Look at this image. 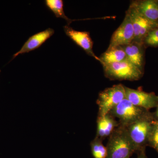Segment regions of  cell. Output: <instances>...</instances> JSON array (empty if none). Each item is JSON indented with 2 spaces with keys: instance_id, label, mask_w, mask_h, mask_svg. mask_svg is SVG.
<instances>
[{
  "instance_id": "6da1fadb",
  "label": "cell",
  "mask_w": 158,
  "mask_h": 158,
  "mask_svg": "<svg viewBox=\"0 0 158 158\" xmlns=\"http://www.w3.org/2000/svg\"><path fill=\"white\" fill-rule=\"evenodd\" d=\"M106 158H130L135 152L126 127L119 125L109 137Z\"/></svg>"
},
{
  "instance_id": "7a4b0ae2",
  "label": "cell",
  "mask_w": 158,
  "mask_h": 158,
  "mask_svg": "<svg viewBox=\"0 0 158 158\" xmlns=\"http://www.w3.org/2000/svg\"><path fill=\"white\" fill-rule=\"evenodd\" d=\"M105 76L111 80L138 81L143 76L142 70L133 65L127 59L103 65Z\"/></svg>"
},
{
  "instance_id": "3957f363",
  "label": "cell",
  "mask_w": 158,
  "mask_h": 158,
  "mask_svg": "<svg viewBox=\"0 0 158 158\" xmlns=\"http://www.w3.org/2000/svg\"><path fill=\"white\" fill-rule=\"evenodd\" d=\"M109 113L118 118L119 124L126 127L148 115V110L135 106L126 98Z\"/></svg>"
},
{
  "instance_id": "277c9868",
  "label": "cell",
  "mask_w": 158,
  "mask_h": 158,
  "mask_svg": "<svg viewBox=\"0 0 158 158\" xmlns=\"http://www.w3.org/2000/svg\"><path fill=\"white\" fill-rule=\"evenodd\" d=\"M152 125L151 117L148 114L126 127L135 152L144 151V146L148 142Z\"/></svg>"
},
{
  "instance_id": "5b68a950",
  "label": "cell",
  "mask_w": 158,
  "mask_h": 158,
  "mask_svg": "<svg viewBox=\"0 0 158 158\" xmlns=\"http://www.w3.org/2000/svg\"><path fill=\"white\" fill-rule=\"evenodd\" d=\"M125 98V86L121 84L113 85L101 91L97 100V104L98 106V117L109 114Z\"/></svg>"
},
{
  "instance_id": "8992f818",
  "label": "cell",
  "mask_w": 158,
  "mask_h": 158,
  "mask_svg": "<svg viewBox=\"0 0 158 158\" xmlns=\"http://www.w3.org/2000/svg\"><path fill=\"white\" fill-rule=\"evenodd\" d=\"M127 11L131 16L134 28L135 38L133 41L143 44L144 37L151 30L158 27V23L145 18L131 6Z\"/></svg>"
},
{
  "instance_id": "52a82bcc",
  "label": "cell",
  "mask_w": 158,
  "mask_h": 158,
  "mask_svg": "<svg viewBox=\"0 0 158 158\" xmlns=\"http://www.w3.org/2000/svg\"><path fill=\"white\" fill-rule=\"evenodd\" d=\"M134 28L127 11L123 22L112 35L108 48L127 45L134 41Z\"/></svg>"
},
{
  "instance_id": "ba28073f",
  "label": "cell",
  "mask_w": 158,
  "mask_h": 158,
  "mask_svg": "<svg viewBox=\"0 0 158 158\" xmlns=\"http://www.w3.org/2000/svg\"><path fill=\"white\" fill-rule=\"evenodd\" d=\"M126 98L135 106L148 110L158 106V96L125 86Z\"/></svg>"
},
{
  "instance_id": "9c48e42d",
  "label": "cell",
  "mask_w": 158,
  "mask_h": 158,
  "mask_svg": "<svg viewBox=\"0 0 158 158\" xmlns=\"http://www.w3.org/2000/svg\"><path fill=\"white\" fill-rule=\"evenodd\" d=\"M63 29L66 35L75 43L81 48L88 55L100 62L99 58L94 53L93 42L89 32L76 31L68 25L64 26Z\"/></svg>"
},
{
  "instance_id": "30bf717a",
  "label": "cell",
  "mask_w": 158,
  "mask_h": 158,
  "mask_svg": "<svg viewBox=\"0 0 158 158\" xmlns=\"http://www.w3.org/2000/svg\"><path fill=\"white\" fill-rule=\"evenodd\" d=\"M55 31L53 29L49 28L44 31L32 35L25 43L21 49L13 55L12 59H14L19 55L28 53L39 48L53 35Z\"/></svg>"
},
{
  "instance_id": "8fae6325",
  "label": "cell",
  "mask_w": 158,
  "mask_h": 158,
  "mask_svg": "<svg viewBox=\"0 0 158 158\" xmlns=\"http://www.w3.org/2000/svg\"><path fill=\"white\" fill-rule=\"evenodd\" d=\"M139 14L151 21L158 23V1L143 0L134 1L131 3Z\"/></svg>"
},
{
  "instance_id": "7c38bea8",
  "label": "cell",
  "mask_w": 158,
  "mask_h": 158,
  "mask_svg": "<svg viewBox=\"0 0 158 158\" xmlns=\"http://www.w3.org/2000/svg\"><path fill=\"white\" fill-rule=\"evenodd\" d=\"M97 127L95 137L101 140L110 137L114 130L119 125L118 121L116 120L110 113L104 116L98 117Z\"/></svg>"
},
{
  "instance_id": "4fadbf2b",
  "label": "cell",
  "mask_w": 158,
  "mask_h": 158,
  "mask_svg": "<svg viewBox=\"0 0 158 158\" xmlns=\"http://www.w3.org/2000/svg\"><path fill=\"white\" fill-rule=\"evenodd\" d=\"M143 46L133 41L130 44L121 46L124 49L128 61L142 71L144 65Z\"/></svg>"
},
{
  "instance_id": "5bb4252c",
  "label": "cell",
  "mask_w": 158,
  "mask_h": 158,
  "mask_svg": "<svg viewBox=\"0 0 158 158\" xmlns=\"http://www.w3.org/2000/svg\"><path fill=\"white\" fill-rule=\"evenodd\" d=\"M102 65L120 62L127 59L126 55L122 47L108 48L99 58Z\"/></svg>"
},
{
  "instance_id": "9a60e30c",
  "label": "cell",
  "mask_w": 158,
  "mask_h": 158,
  "mask_svg": "<svg viewBox=\"0 0 158 158\" xmlns=\"http://www.w3.org/2000/svg\"><path fill=\"white\" fill-rule=\"evenodd\" d=\"M44 3L46 7L55 14L57 18H61L65 20L68 25L73 21V20L68 18L64 11V2L62 0H45Z\"/></svg>"
},
{
  "instance_id": "2e32d148",
  "label": "cell",
  "mask_w": 158,
  "mask_h": 158,
  "mask_svg": "<svg viewBox=\"0 0 158 158\" xmlns=\"http://www.w3.org/2000/svg\"><path fill=\"white\" fill-rule=\"evenodd\" d=\"M102 140L96 138L90 142L91 152L94 158H106L107 150L103 144Z\"/></svg>"
},
{
  "instance_id": "e0dca14e",
  "label": "cell",
  "mask_w": 158,
  "mask_h": 158,
  "mask_svg": "<svg viewBox=\"0 0 158 158\" xmlns=\"http://www.w3.org/2000/svg\"><path fill=\"white\" fill-rule=\"evenodd\" d=\"M143 44L147 46L158 47V27L148 32L143 40Z\"/></svg>"
},
{
  "instance_id": "ac0fdd59",
  "label": "cell",
  "mask_w": 158,
  "mask_h": 158,
  "mask_svg": "<svg viewBox=\"0 0 158 158\" xmlns=\"http://www.w3.org/2000/svg\"><path fill=\"white\" fill-rule=\"evenodd\" d=\"M148 143L158 152V121L153 122L152 129L148 138Z\"/></svg>"
},
{
  "instance_id": "d6986e66",
  "label": "cell",
  "mask_w": 158,
  "mask_h": 158,
  "mask_svg": "<svg viewBox=\"0 0 158 158\" xmlns=\"http://www.w3.org/2000/svg\"><path fill=\"white\" fill-rule=\"evenodd\" d=\"M137 158H147L146 155H145V153H144V151L139 152Z\"/></svg>"
},
{
  "instance_id": "ffe728a7",
  "label": "cell",
  "mask_w": 158,
  "mask_h": 158,
  "mask_svg": "<svg viewBox=\"0 0 158 158\" xmlns=\"http://www.w3.org/2000/svg\"><path fill=\"white\" fill-rule=\"evenodd\" d=\"M157 109L156 113V116L158 118V106L157 107Z\"/></svg>"
},
{
  "instance_id": "44dd1931",
  "label": "cell",
  "mask_w": 158,
  "mask_h": 158,
  "mask_svg": "<svg viewBox=\"0 0 158 158\" xmlns=\"http://www.w3.org/2000/svg\"><path fill=\"white\" fill-rule=\"evenodd\" d=\"M0 73H1V70H0Z\"/></svg>"
},
{
  "instance_id": "7402d4cb",
  "label": "cell",
  "mask_w": 158,
  "mask_h": 158,
  "mask_svg": "<svg viewBox=\"0 0 158 158\" xmlns=\"http://www.w3.org/2000/svg\"></svg>"
}]
</instances>
